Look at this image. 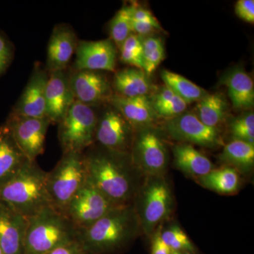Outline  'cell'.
Masks as SVG:
<instances>
[{"mask_svg": "<svg viewBox=\"0 0 254 254\" xmlns=\"http://www.w3.org/2000/svg\"><path fill=\"white\" fill-rule=\"evenodd\" d=\"M87 179L118 206L131 204L142 175L128 153L114 151L104 147H89L83 152Z\"/></svg>", "mask_w": 254, "mask_h": 254, "instance_id": "6da1fadb", "label": "cell"}, {"mask_svg": "<svg viewBox=\"0 0 254 254\" xmlns=\"http://www.w3.org/2000/svg\"><path fill=\"white\" fill-rule=\"evenodd\" d=\"M141 233L131 203L115 207L90 226L78 230L77 242L84 254H113L126 250Z\"/></svg>", "mask_w": 254, "mask_h": 254, "instance_id": "7a4b0ae2", "label": "cell"}, {"mask_svg": "<svg viewBox=\"0 0 254 254\" xmlns=\"http://www.w3.org/2000/svg\"><path fill=\"white\" fill-rule=\"evenodd\" d=\"M47 172L36 163L26 160L21 168L0 185V201L26 218L52 205L46 188Z\"/></svg>", "mask_w": 254, "mask_h": 254, "instance_id": "3957f363", "label": "cell"}, {"mask_svg": "<svg viewBox=\"0 0 254 254\" xmlns=\"http://www.w3.org/2000/svg\"><path fill=\"white\" fill-rule=\"evenodd\" d=\"M78 229L53 205L28 218L23 254H43L77 241Z\"/></svg>", "mask_w": 254, "mask_h": 254, "instance_id": "277c9868", "label": "cell"}, {"mask_svg": "<svg viewBox=\"0 0 254 254\" xmlns=\"http://www.w3.org/2000/svg\"><path fill=\"white\" fill-rule=\"evenodd\" d=\"M132 203L139 219L142 233L151 236L171 214L173 197L163 176L147 177Z\"/></svg>", "mask_w": 254, "mask_h": 254, "instance_id": "5b68a950", "label": "cell"}, {"mask_svg": "<svg viewBox=\"0 0 254 254\" xmlns=\"http://www.w3.org/2000/svg\"><path fill=\"white\" fill-rule=\"evenodd\" d=\"M87 180L83 153L68 152L47 173L46 188L52 205L64 211Z\"/></svg>", "mask_w": 254, "mask_h": 254, "instance_id": "8992f818", "label": "cell"}, {"mask_svg": "<svg viewBox=\"0 0 254 254\" xmlns=\"http://www.w3.org/2000/svg\"><path fill=\"white\" fill-rule=\"evenodd\" d=\"M98 120L93 108L75 100L58 124V138L63 153H83L93 145Z\"/></svg>", "mask_w": 254, "mask_h": 254, "instance_id": "52a82bcc", "label": "cell"}, {"mask_svg": "<svg viewBox=\"0 0 254 254\" xmlns=\"http://www.w3.org/2000/svg\"><path fill=\"white\" fill-rule=\"evenodd\" d=\"M117 206L87 179L63 213L80 230L90 226Z\"/></svg>", "mask_w": 254, "mask_h": 254, "instance_id": "ba28073f", "label": "cell"}, {"mask_svg": "<svg viewBox=\"0 0 254 254\" xmlns=\"http://www.w3.org/2000/svg\"><path fill=\"white\" fill-rule=\"evenodd\" d=\"M50 124L47 118L10 115L5 125L26 159L35 161L44 152L45 141Z\"/></svg>", "mask_w": 254, "mask_h": 254, "instance_id": "9c48e42d", "label": "cell"}, {"mask_svg": "<svg viewBox=\"0 0 254 254\" xmlns=\"http://www.w3.org/2000/svg\"><path fill=\"white\" fill-rule=\"evenodd\" d=\"M130 155L137 170L147 177H162L165 174L168 164L167 150L155 132L151 130L140 132Z\"/></svg>", "mask_w": 254, "mask_h": 254, "instance_id": "30bf717a", "label": "cell"}, {"mask_svg": "<svg viewBox=\"0 0 254 254\" xmlns=\"http://www.w3.org/2000/svg\"><path fill=\"white\" fill-rule=\"evenodd\" d=\"M164 128L169 136L177 141L208 148L222 143L218 128L206 126L194 114L184 113L168 119Z\"/></svg>", "mask_w": 254, "mask_h": 254, "instance_id": "8fae6325", "label": "cell"}, {"mask_svg": "<svg viewBox=\"0 0 254 254\" xmlns=\"http://www.w3.org/2000/svg\"><path fill=\"white\" fill-rule=\"evenodd\" d=\"M69 81L75 100L92 108L110 103L113 96L111 83L99 71L74 70Z\"/></svg>", "mask_w": 254, "mask_h": 254, "instance_id": "7c38bea8", "label": "cell"}, {"mask_svg": "<svg viewBox=\"0 0 254 254\" xmlns=\"http://www.w3.org/2000/svg\"><path fill=\"white\" fill-rule=\"evenodd\" d=\"M133 127L118 110L110 108L98 119L95 141L114 151L129 153Z\"/></svg>", "mask_w": 254, "mask_h": 254, "instance_id": "4fadbf2b", "label": "cell"}, {"mask_svg": "<svg viewBox=\"0 0 254 254\" xmlns=\"http://www.w3.org/2000/svg\"><path fill=\"white\" fill-rule=\"evenodd\" d=\"M75 54V70L115 71L118 52L110 39L78 41Z\"/></svg>", "mask_w": 254, "mask_h": 254, "instance_id": "5bb4252c", "label": "cell"}, {"mask_svg": "<svg viewBox=\"0 0 254 254\" xmlns=\"http://www.w3.org/2000/svg\"><path fill=\"white\" fill-rule=\"evenodd\" d=\"M49 72L35 64L33 72L11 115L28 118H47L46 91Z\"/></svg>", "mask_w": 254, "mask_h": 254, "instance_id": "9a60e30c", "label": "cell"}, {"mask_svg": "<svg viewBox=\"0 0 254 254\" xmlns=\"http://www.w3.org/2000/svg\"><path fill=\"white\" fill-rule=\"evenodd\" d=\"M47 118L50 123L59 124L75 101L69 74L65 71L49 73L46 91Z\"/></svg>", "mask_w": 254, "mask_h": 254, "instance_id": "2e32d148", "label": "cell"}, {"mask_svg": "<svg viewBox=\"0 0 254 254\" xmlns=\"http://www.w3.org/2000/svg\"><path fill=\"white\" fill-rule=\"evenodd\" d=\"M78 41L76 33L69 25H57L48 42L47 71L50 73L66 69L76 51Z\"/></svg>", "mask_w": 254, "mask_h": 254, "instance_id": "e0dca14e", "label": "cell"}, {"mask_svg": "<svg viewBox=\"0 0 254 254\" xmlns=\"http://www.w3.org/2000/svg\"><path fill=\"white\" fill-rule=\"evenodd\" d=\"M28 218L0 201V248L4 254H23Z\"/></svg>", "mask_w": 254, "mask_h": 254, "instance_id": "ac0fdd59", "label": "cell"}, {"mask_svg": "<svg viewBox=\"0 0 254 254\" xmlns=\"http://www.w3.org/2000/svg\"><path fill=\"white\" fill-rule=\"evenodd\" d=\"M110 103L132 127L149 126L154 121L156 114L151 100L147 95L125 98L114 94Z\"/></svg>", "mask_w": 254, "mask_h": 254, "instance_id": "d6986e66", "label": "cell"}, {"mask_svg": "<svg viewBox=\"0 0 254 254\" xmlns=\"http://www.w3.org/2000/svg\"><path fill=\"white\" fill-rule=\"evenodd\" d=\"M222 83L227 87L234 108L244 110L254 106V81L245 70L235 68L225 76Z\"/></svg>", "mask_w": 254, "mask_h": 254, "instance_id": "ffe728a7", "label": "cell"}, {"mask_svg": "<svg viewBox=\"0 0 254 254\" xmlns=\"http://www.w3.org/2000/svg\"><path fill=\"white\" fill-rule=\"evenodd\" d=\"M173 153L176 168L194 179L204 176L214 169L212 162L191 145H175Z\"/></svg>", "mask_w": 254, "mask_h": 254, "instance_id": "44dd1931", "label": "cell"}, {"mask_svg": "<svg viewBox=\"0 0 254 254\" xmlns=\"http://www.w3.org/2000/svg\"><path fill=\"white\" fill-rule=\"evenodd\" d=\"M113 88L116 94L125 98L145 96L151 86L148 75L136 68L120 70L114 76Z\"/></svg>", "mask_w": 254, "mask_h": 254, "instance_id": "7402d4cb", "label": "cell"}, {"mask_svg": "<svg viewBox=\"0 0 254 254\" xmlns=\"http://www.w3.org/2000/svg\"><path fill=\"white\" fill-rule=\"evenodd\" d=\"M27 160L6 125L0 127V185L13 176Z\"/></svg>", "mask_w": 254, "mask_h": 254, "instance_id": "603a6c76", "label": "cell"}, {"mask_svg": "<svg viewBox=\"0 0 254 254\" xmlns=\"http://www.w3.org/2000/svg\"><path fill=\"white\" fill-rule=\"evenodd\" d=\"M195 180L200 186L220 194H233L240 187L238 171L232 167L214 168L207 175Z\"/></svg>", "mask_w": 254, "mask_h": 254, "instance_id": "cb8c5ba5", "label": "cell"}, {"mask_svg": "<svg viewBox=\"0 0 254 254\" xmlns=\"http://www.w3.org/2000/svg\"><path fill=\"white\" fill-rule=\"evenodd\" d=\"M220 158L237 171H250L253 168L254 164V145L247 142L233 140L225 145Z\"/></svg>", "mask_w": 254, "mask_h": 254, "instance_id": "d4e9b609", "label": "cell"}, {"mask_svg": "<svg viewBox=\"0 0 254 254\" xmlns=\"http://www.w3.org/2000/svg\"><path fill=\"white\" fill-rule=\"evenodd\" d=\"M227 102L220 93L206 94L197 105V118L206 126L216 128L226 115Z\"/></svg>", "mask_w": 254, "mask_h": 254, "instance_id": "484cf974", "label": "cell"}, {"mask_svg": "<svg viewBox=\"0 0 254 254\" xmlns=\"http://www.w3.org/2000/svg\"><path fill=\"white\" fill-rule=\"evenodd\" d=\"M160 76L165 86L169 87L178 96L185 100L187 104L199 101L207 94L203 88L179 73L163 70Z\"/></svg>", "mask_w": 254, "mask_h": 254, "instance_id": "4316f807", "label": "cell"}, {"mask_svg": "<svg viewBox=\"0 0 254 254\" xmlns=\"http://www.w3.org/2000/svg\"><path fill=\"white\" fill-rule=\"evenodd\" d=\"M136 4H125L111 20L110 23V38L120 50L124 42L133 33L132 19Z\"/></svg>", "mask_w": 254, "mask_h": 254, "instance_id": "83f0119b", "label": "cell"}, {"mask_svg": "<svg viewBox=\"0 0 254 254\" xmlns=\"http://www.w3.org/2000/svg\"><path fill=\"white\" fill-rule=\"evenodd\" d=\"M144 71L148 76L154 72L165 58V50L160 38L148 37L142 39Z\"/></svg>", "mask_w": 254, "mask_h": 254, "instance_id": "f1b7e54d", "label": "cell"}, {"mask_svg": "<svg viewBox=\"0 0 254 254\" xmlns=\"http://www.w3.org/2000/svg\"><path fill=\"white\" fill-rule=\"evenodd\" d=\"M120 60L133 68L144 71L141 37L132 33L120 48Z\"/></svg>", "mask_w": 254, "mask_h": 254, "instance_id": "f546056e", "label": "cell"}, {"mask_svg": "<svg viewBox=\"0 0 254 254\" xmlns=\"http://www.w3.org/2000/svg\"><path fill=\"white\" fill-rule=\"evenodd\" d=\"M161 238L172 253L187 252L195 254L194 246L190 242L187 234L178 225H172L166 230H162Z\"/></svg>", "mask_w": 254, "mask_h": 254, "instance_id": "4dcf8cb0", "label": "cell"}, {"mask_svg": "<svg viewBox=\"0 0 254 254\" xmlns=\"http://www.w3.org/2000/svg\"><path fill=\"white\" fill-rule=\"evenodd\" d=\"M234 140L254 143V115L248 113L234 120L230 126Z\"/></svg>", "mask_w": 254, "mask_h": 254, "instance_id": "1f68e13d", "label": "cell"}, {"mask_svg": "<svg viewBox=\"0 0 254 254\" xmlns=\"http://www.w3.org/2000/svg\"><path fill=\"white\" fill-rule=\"evenodd\" d=\"M187 105L185 100L177 95L171 101L155 109V113L158 116L171 119L185 113Z\"/></svg>", "mask_w": 254, "mask_h": 254, "instance_id": "d6a6232c", "label": "cell"}, {"mask_svg": "<svg viewBox=\"0 0 254 254\" xmlns=\"http://www.w3.org/2000/svg\"><path fill=\"white\" fill-rule=\"evenodd\" d=\"M13 58L11 43L0 33V77L9 66Z\"/></svg>", "mask_w": 254, "mask_h": 254, "instance_id": "836d02e7", "label": "cell"}, {"mask_svg": "<svg viewBox=\"0 0 254 254\" xmlns=\"http://www.w3.org/2000/svg\"><path fill=\"white\" fill-rule=\"evenodd\" d=\"M237 16L246 22L254 23V0H239L235 4Z\"/></svg>", "mask_w": 254, "mask_h": 254, "instance_id": "e575fe53", "label": "cell"}, {"mask_svg": "<svg viewBox=\"0 0 254 254\" xmlns=\"http://www.w3.org/2000/svg\"><path fill=\"white\" fill-rule=\"evenodd\" d=\"M133 21L151 25V26L158 28L160 31L162 30L161 26L157 18L155 17L154 15L152 14L151 11L145 9V8L138 6L136 4L134 11H133Z\"/></svg>", "mask_w": 254, "mask_h": 254, "instance_id": "d590c367", "label": "cell"}, {"mask_svg": "<svg viewBox=\"0 0 254 254\" xmlns=\"http://www.w3.org/2000/svg\"><path fill=\"white\" fill-rule=\"evenodd\" d=\"M162 230L163 225H160L150 236L152 240L151 254H172L171 251L162 240Z\"/></svg>", "mask_w": 254, "mask_h": 254, "instance_id": "8d00e7d4", "label": "cell"}, {"mask_svg": "<svg viewBox=\"0 0 254 254\" xmlns=\"http://www.w3.org/2000/svg\"><path fill=\"white\" fill-rule=\"evenodd\" d=\"M177 96L176 93L170 89L168 86H164L160 91L155 95L154 99L152 101L154 110L163 105L166 104L169 102L173 100L175 97Z\"/></svg>", "mask_w": 254, "mask_h": 254, "instance_id": "74e56055", "label": "cell"}, {"mask_svg": "<svg viewBox=\"0 0 254 254\" xmlns=\"http://www.w3.org/2000/svg\"><path fill=\"white\" fill-rule=\"evenodd\" d=\"M43 254H84L77 241L61 246Z\"/></svg>", "mask_w": 254, "mask_h": 254, "instance_id": "f35d334b", "label": "cell"}, {"mask_svg": "<svg viewBox=\"0 0 254 254\" xmlns=\"http://www.w3.org/2000/svg\"><path fill=\"white\" fill-rule=\"evenodd\" d=\"M172 254H192L190 253H187V252H173Z\"/></svg>", "mask_w": 254, "mask_h": 254, "instance_id": "ab89813d", "label": "cell"}, {"mask_svg": "<svg viewBox=\"0 0 254 254\" xmlns=\"http://www.w3.org/2000/svg\"><path fill=\"white\" fill-rule=\"evenodd\" d=\"M0 254H4V253H3L2 250H1V248H0Z\"/></svg>", "mask_w": 254, "mask_h": 254, "instance_id": "60d3db41", "label": "cell"}]
</instances>
